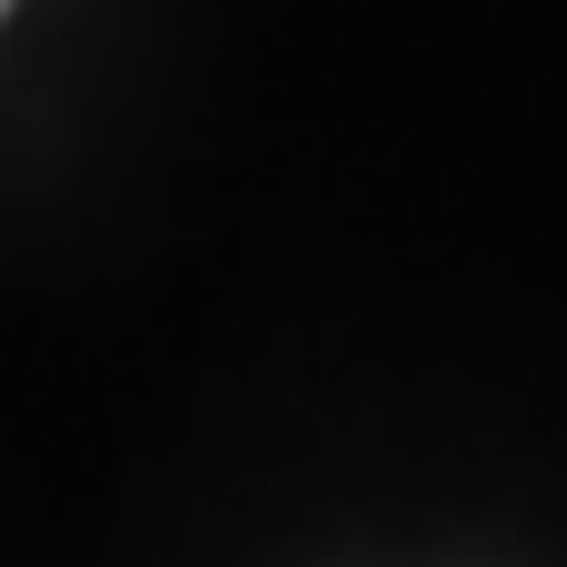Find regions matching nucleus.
Returning a JSON list of instances; mask_svg holds the SVG:
<instances>
[{"label": "nucleus", "instance_id": "obj_1", "mask_svg": "<svg viewBox=\"0 0 567 567\" xmlns=\"http://www.w3.org/2000/svg\"><path fill=\"white\" fill-rule=\"evenodd\" d=\"M0 10H10V0H0Z\"/></svg>", "mask_w": 567, "mask_h": 567}]
</instances>
